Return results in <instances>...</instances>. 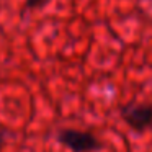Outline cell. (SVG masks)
I'll list each match as a JSON object with an SVG mask.
<instances>
[{
  "label": "cell",
  "mask_w": 152,
  "mask_h": 152,
  "mask_svg": "<svg viewBox=\"0 0 152 152\" xmlns=\"http://www.w3.org/2000/svg\"><path fill=\"white\" fill-rule=\"evenodd\" d=\"M57 141L72 152H98L103 144L93 132L80 131L74 128H64L57 132Z\"/></svg>",
  "instance_id": "obj_1"
},
{
  "label": "cell",
  "mask_w": 152,
  "mask_h": 152,
  "mask_svg": "<svg viewBox=\"0 0 152 152\" xmlns=\"http://www.w3.org/2000/svg\"><path fill=\"white\" fill-rule=\"evenodd\" d=\"M119 118L134 132L144 134L152 129V103L129 102L119 108Z\"/></svg>",
  "instance_id": "obj_2"
},
{
  "label": "cell",
  "mask_w": 152,
  "mask_h": 152,
  "mask_svg": "<svg viewBox=\"0 0 152 152\" xmlns=\"http://www.w3.org/2000/svg\"><path fill=\"white\" fill-rule=\"evenodd\" d=\"M46 4H48V0H25V5H26V8H30V10L41 8V7H44Z\"/></svg>",
  "instance_id": "obj_3"
},
{
  "label": "cell",
  "mask_w": 152,
  "mask_h": 152,
  "mask_svg": "<svg viewBox=\"0 0 152 152\" xmlns=\"http://www.w3.org/2000/svg\"><path fill=\"white\" fill-rule=\"evenodd\" d=\"M2 145H4V134L0 132V149H2Z\"/></svg>",
  "instance_id": "obj_4"
}]
</instances>
